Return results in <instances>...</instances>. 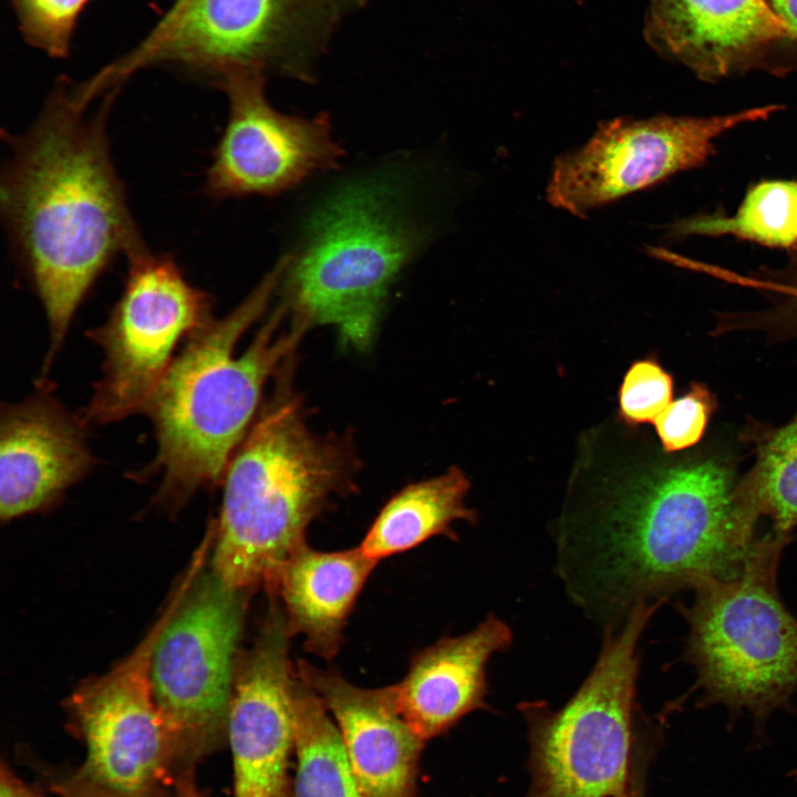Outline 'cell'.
I'll list each match as a JSON object with an SVG mask.
<instances>
[{"label":"cell","mask_w":797,"mask_h":797,"mask_svg":"<svg viewBox=\"0 0 797 797\" xmlns=\"http://www.w3.org/2000/svg\"><path fill=\"white\" fill-rule=\"evenodd\" d=\"M767 105L715 116L619 117L599 126L582 146L561 155L547 186L548 201L575 216L698 167L724 133L766 120Z\"/></svg>","instance_id":"7c38bea8"},{"label":"cell","mask_w":797,"mask_h":797,"mask_svg":"<svg viewBox=\"0 0 797 797\" xmlns=\"http://www.w3.org/2000/svg\"><path fill=\"white\" fill-rule=\"evenodd\" d=\"M0 797H48L18 777L3 762L0 772Z\"/></svg>","instance_id":"83f0119b"},{"label":"cell","mask_w":797,"mask_h":797,"mask_svg":"<svg viewBox=\"0 0 797 797\" xmlns=\"http://www.w3.org/2000/svg\"><path fill=\"white\" fill-rule=\"evenodd\" d=\"M352 452L307 424L299 397L281 393L263 408L230 459L214 520L211 570L228 587L273 591L310 522L346 489Z\"/></svg>","instance_id":"277c9868"},{"label":"cell","mask_w":797,"mask_h":797,"mask_svg":"<svg viewBox=\"0 0 797 797\" xmlns=\"http://www.w3.org/2000/svg\"><path fill=\"white\" fill-rule=\"evenodd\" d=\"M784 541L765 536L734 573L696 587L686 655L710 701L762 715L797 684V620L776 590Z\"/></svg>","instance_id":"ba28073f"},{"label":"cell","mask_w":797,"mask_h":797,"mask_svg":"<svg viewBox=\"0 0 797 797\" xmlns=\"http://www.w3.org/2000/svg\"><path fill=\"white\" fill-rule=\"evenodd\" d=\"M48 797H127L104 790L82 779L73 770L51 774L48 779ZM158 797H173V793Z\"/></svg>","instance_id":"4316f807"},{"label":"cell","mask_w":797,"mask_h":797,"mask_svg":"<svg viewBox=\"0 0 797 797\" xmlns=\"http://www.w3.org/2000/svg\"><path fill=\"white\" fill-rule=\"evenodd\" d=\"M599 468L577 472L555 532L568 596L604 627L638 602L729 576L748 557L758 516L723 463L624 455Z\"/></svg>","instance_id":"6da1fadb"},{"label":"cell","mask_w":797,"mask_h":797,"mask_svg":"<svg viewBox=\"0 0 797 797\" xmlns=\"http://www.w3.org/2000/svg\"><path fill=\"white\" fill-rule=\"evenodd\" d=\"M298 675L334 718L363 797H416L424 744L397 711L390 686L364 689L304 661Z\"/></svg>","instance_id":"e0dca14e"},{"label":"cell","mask_w":797,"mask_h":797,"mask_svg":"<svg viewBox=\"0 0 797 797\" xmlns=\"http://www.w3.org/2000/svg\"><path fill=\"white\" fill-rule=\"evenodd\" d=\"M248 594L204 568L155 644L153 693L182 769L227 744Z\"/></svg>","instance_id":"9c48e42d"},{"label":"cell","mask_w":797,"mask_h":797,"mask_svg":"<svg viewBox=\"0 0 797 797\" xmlns=\"http://www.w3.org/2000/svg\"><path fill=\"white\" fill-rule=\"evenodd\" d=\"M644 38L707 82L773 70V52L797 43L764 0H649Z\"/></svg>","instance_id":"9a60e30c"},{"label":"cell","mask_w":797,"mask_h":797,"mask_svg":"<svg viewBox=\"0 0 797 797\" xmlns=\"http://www.w3.org/2000/svg\"><path fill=\"white\" fill-rule=\"evenodd\" d=\"M674 229L681 235H732L767 247L791 248L797 245V182H762L747 193L734 216L695 217Z\"/></svg>","instance_id":"7402d4cb"},{"label":"cell","mask_w":797,"mask_h":797,"mask_svg":"<svg viewBox=\"0 0 797 797\" xmlns=\"http://www.w3.org/2000/svg\"><path fill=\"white\" fill-rule=\"evenodd\" d=\"M289 632L271 598L253 645L237 658L227 724L234 762V797H291L289 759L294 751Z\"/></svg>","instance_id":"5bb4252c"},{"label":"cell","mask_w":797,"mask_h":797,"mask_svg":"<svg viewBox=\"0 0 797 797\" xmlns=\"http://www.w3.org/2000/svg\"><path fill=\"white\" fill-rule=\"evenodd\" d=\"M195 580L186 571L168 603L134 650L106 673L82 682L65 702L69 724L86 748L73 772L127 797L170 795L182 770L155 702L151 662L155 644Z\"/></svg>","instance_id":"30bf717a"},{"label":"cell","mask_w":797,"mask_h":797,"mask_svg":"<svg viewBox=\"0 0 797 797\" xmlns=\"http://www.w3.org/2000/svg\"><path fill=\"white\" fill-rule=\"evenodd\" d=\"M406 178H358L311 215L306 240L283 275L293 321L333 327L364 351L375 337L390 287L428 238Z\"/></svg>","instance_id":"5b68a950"},{"label":"cell","mask_w":797,"mask_h":797,"mask_svg":"<svg viewBox=\"0 0 797 797\" xmlns=\"http://www.w3.org/2000/svg\"><path fill=\"white\" fill-rule=\"evenodd\" d=\"M741 488L757 516H767L775 532L797 525V414L762 444L757 462Z\"/></svg>","instance_id":"603a6c76"},{"label":"cell","mask_w":797,"mask_h":797,"mask_svg":"<svg viewBox=\"0 0 797 797\" xmlns=\"http://www.w3.org/2000/svg\"><path fill=\"white\" fill-rule=\"evenodd\" d=\"M377 561L360 547L319 551L301 545L282 566L271 596L280 600L291 635L325 660L337 655L355 601Z\"/></svg>","instance_id":"d6986e66"},{"label":"cell","mask_w":797,"mask_h":797,"mask_svg":"<svg viewBox=\"0 0 797 797\" xmlns=\"http://www.w3.org/2000/svg\"><path fill=\"white\" fill-rule=\"evenodd\" d=\"M283 256L252 292L221 319H213L182 345L144 413L154 426L156 456L145 469L158 474L156 499L177 509L222 480L249 432L267 380L292 354L306 328H279L283 303L248 348L236 345L267 308L289 265Z\"/></svg>","instance_id":"3957f363"},{"label":"cell","mask_w":797,"mask_h":797,"mask_svg":"<svg viewBox=\"0 0 797 797\" xmlns=\"http://www.w3.org/2000/svg\"><path fill=\"white\" fill-rule=\"evenodd\" d=\"M366 0H172L130 52L96 72L106 87L166 65L215 85L240 74L312 82L337 28Z\"/></svg>","instance_id":"8992f818"},{"label":"cell","mask_w":797,"mask_h":797,"mask_svg":"<svg viewBox=\"0 0 797 797\" xmlns=\"http://www.w3.org/2000/svg\"><path fill=\"white\" fill-rule=\"evenodd\" d=\"M85 423L44 387L1 407L0 516L44 509L87 475L95 458Z\"/></svg>","instance_id":"2e32d148"},{"label":"cell","mask_w":797,"mask_h":797,"mask_svg":"<svg viewBox=\"0 0 797 797\" xmlns=\"http://www.w3.org/2000/svg\"><path fill=\"white\" fill-rule=\"evenodd\" d=\"M173 797H203L196 782V765H189L179 772Z\"/></svg>","instance_id":"f1b7e54d"},{"label":"cell","mask_w":797,"mask_h":797,"mask_svg":"<svg viewBox=\"0 0 797 797\" xmlns=\"http://www.w3.org/2000/svg\"><path fill=\"white\" fill-rule=\"evenodd\" d=\"M116 93L90 112L61 80L27 132L11 137L1 175L10 245L44 309L55 359L75 312L116 257L146 248L114 168L106 117Z\"/></svg>","instance_id":"7a4b0ae2"},{"label":"cell","mask_w":797,"mask_h":797,"mask_svg":"<svg viewBox=\"0 0 797 797\" xmlns=\"http://www.w3.org/2000/svg\"><path fill=\"white\" fill-rule=\"evenodd\" d=\"M127 260L120 298L105 323L89 332L104 359L81 416L85 425L144 413L179 345L214 319L211 297L193 286L170 256L145 248Z\"/></svg>","instance_id":"8fae6325"},{"label":"cell","mask_w":797,"mask_h":797,"mask_svg":"<svg viewBox=\"0 0 797 797\" xmlns=\"http://www.w3.org/2000/svg\"><path fill=\"white\" fill-rule=\"evenodd\" d=\"M673 379L656 361L633 362L623 376L619 390V420L635 427L653 423L672 402Z\"/></svg>","instance_id":"d4e9b609"},{"label":"cell","mask_w":797,"mask_h":797,"mask_svg":"<svg viewBox=\"0 0 797 797\" xmlns=\"http://www.w3.org/2000/svg\"><path fill=\"white\" fill-rule=\"evenodd\" d=\"M292 711L297 764L291 797H363L335 723L297 673Z\"/></svg>","instance_id":"44dd1931"},{"label":"cell","mask_w":797,"mask_h":797,"mask_svg":"<svg viewBox=\"0 0 797 797\" xmlns=\"http://www.w3.org/2000/svg\"><path fill=\"white\" fill-rule=\"evenodd\" d=\"M266 81L240 73L216 85L229 113L206 175L205 192L213 198L273 195L340 164L343 149L333 138L330 115L279 113L268 102Z\"/></svg>","instance_id":"4fadbf2b"},{"label":"cell","mask_w":797,"mask_h":797,"mask_svg":"<svg viewBox=\"0 0 797 797\" xmlns=\"http://www.w3.org/2000/svg\"><path fill=\"white\" fill-rule=\"evenodd\" d=\"M469 488L458 467L404 487L382 507L359 547L379 562L435 536L455 539L454 522H475L477 518L465 504Z\"/></svg>","instance_id":"ffe728a7"},{"label":"cell","mask_w":797,"mask_h":797,"mask_svg":"<svg viewBox=\"0 0 797 797\" xmlns=\"http://www.w3.org/2000/svg\"><path fill=\"white\" fill-rule=\"evenodd\" d=\"M90 0H10L28 44L51 58L69 55L77 20Z\"/></svg>","instance_id":"cb8c5ba5"},{"label":"cell","mask_w":797,"mask_h":797,"mask_svg":"<svg viewBox=\"0 0 797 797\" xmlns=\"http://www.w3.org/2000/svg\"><path fill=\"white\" fill-rule=\"evenodd\" d=\"M640 758L634 757L627 797H644V768Z\"/></svg>","instance_id":"4dcf8cb0"},{"label":"cell","mask_w":797,"mask_h":797,"mask_svg":"<svg viewBox=\"0 0 797 797\" xmlns=\"http://www.w3.org/2000/svg\"><path fill=\"white\" fill-rule=\"evenodd\" d=\"M660 601L636 603L605 627L587 679L560 708L522 702L529 729L530 787L526 797H627L631 777L638 643Z\"/></svg>","instance_id":"52a82bcc"},{"label":"cell","mask_w":797,"mask_h":797,"mask_svg":"<svg viewBox=\"0 0 797 797\" xmlns=\"http://www.w3.org/2000/svg\"><path fill=\"white\" fill-rule=\"evenodd\" d=\"M511 642L508 624L489 614L474 630L422 650L412 660L406 675L390 686L397 711L427 742L468 713L488 707L485 701L488 662Z\"/></svg>","instance_id":"ac0fdd59"},{"label":"cell","mask_w":797,"mask_h":797,"mask_svg":"<svg viewBox=\"0 0 797 797\" xmlns=\"http://www.w3.org/2000/svg\"><path fill=\"white\" fill-rule=\"evenodd\" d=\"M714 406L710 391L702 384H693L687 393L672 401L653 422L662 449L674 453L698 443Z\"/></svg>","instance_id":"484cf974"},{"label":"cell","mask_w":797,"mask_h":797,"mask_svg":"<svg viewBox=\"0 0 797 797\" xmlns=\"http://www.w3.org/2000/svg\"><path fill=\"white\" fill-rule=\"evenodd\" d=\"M788 28L797 32V0H764Z\"/></svg>","instance_id":"f546056e"}]
</instances>
